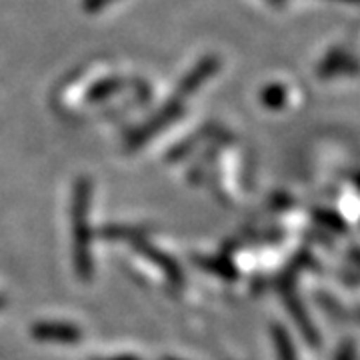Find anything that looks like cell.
I'll return each mask as SVG.
<instances>
[{
  "label": "cell",
  "mask_w": 360,
  "mask_h": 360,
  "mask_svg": "<svg viewBox=\"0 0 360 360\" xmlns=\"http://www.w3.org/2000/svg\"><path fill=\"white\" fill-rule=\"evenodd\" d=\"M32 333L40 340H51V342H77L80 338L78 328L70 326V324H54V322L37 324L32 328Z\"/></svg>",
  "instance_id": "obj_2"
},
{
  "label": "cell",
  "mask_w": 360,
  "mask_h": 360,
  "mask_svg": "<svg viewBox=\"0 0 360 360\" xmlns=\"http://www.w3.org/2000/svg\"><path fill=\"white\" fill-rule=\"evenodd\" d=\"M72 222H75V264L78 276L89 281L92 276V260H90L89 240V188L82 184L75 194V208H72Z\"/></svg>",
  "instance_id": "obj_1"
}]
</instances>
